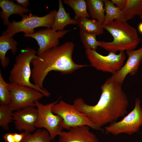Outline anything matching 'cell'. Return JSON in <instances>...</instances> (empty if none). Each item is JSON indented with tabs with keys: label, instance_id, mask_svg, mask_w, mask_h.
<instances>
[{
	"label": "cell",
	"instance_id": "1",
	"mask_svg": "<svg viewBox=\"0 0 142 142\" xmlns=\"http://www.w3.org/2000/svg\"><path fill=\"white\" fill-rule=\"evenodd\" d=\"M101 88L102 94L96 105L87 104L81 98L75 99L73 104L79 111L100 128L123 117L128 113L129 104L122 84L116 82L111 77L106 80Z\"/></svg>",
	"mask_w": 142,
	"mask_h": 142
},
{
	"label": "cell",
	"instance_id": "2",
	"mask_svg": "<svg viewBox=\"0 0 142 142\" xmlns=\"http://www.w3.org/2000/svg\"><path fill=\"white\" fill-rule=\"evenodd\" d=\"M74 47L73 42H66L37 55L31 62L33 68L31 77L34 84L44 89L43 82L50 71L68 74L89 66L78 64L74 61L72 57Z\"/></svg>",
	"mask_w": 142,
	"mask_h": 142
},
{
	"label": "cell",
	"instance_id": "3",
	"mask_svg": "<svg viewBox=\"0 0 142 142\" xmlns=\"http://www.w3.org/2000/svg\"><path fill=\"white\" fill-rule=\"evenodd\" d=\"M102 26L111 35L113 40L98 41V46L109 52L116 53L118 51L134 50L140 43L136 30L126 21L115 20Z\"/></svg>",
	"mask_w": 142,
	"mask_h": 142
},
{
	"label": "cell",
	"instance_id": "4",
	"mask_svg": "<svg viewBox=\"0 0 142 142\" xmlns=\"http://www.w3.org/2000/svg\"><path fill=\"white\" fill-rule=\"evenodd\" d=\"M37 53L35 49L29 47L22 50L16 57L15 63L10 72L9 80L10 83L34 88L44 96L49 97L50 94L46 89L38 87L30 80L32 74L30 64Z\"/></svg>",
	"mask_w": 142,
	"mask_h": 142
},
{
	"label": "cell",
	"instance_id": "5",
	"mask_svg": "<svg viewBox=\"0 0 142 142\" xmlns=\"http://www.w3.org/2000/svg\"><path fill=\"white\" fill-rule=\"evenodd\" d=\"M52 110L54 114L58 115L62 118L61 125L63 129L68 130L72 127L87 125L94 129L102 130L85 115L79 111L73 104L67 103L62 100L55 104Z\"/></svg>",
	"mask_w": 142,
	"mask_h": 142
},
{
	"label": "cell",
	"instance_id": "6",
	"mask_svg": "<svg viewBox=\"0 0 142 142\" xmlns=\"http://www.w3.org/2000/svg\"><path fill=\"white\" fill-rule=\"evenodd\" d=\"M57 12L56 10L52 11L42 17L33 15L31 13L28 15L24 14L20 21L13 20L5 31L8 34L13 36L15 34L21 32L25 34L33 33L35 32L34 29L38 27L51 28Z\"/></svg>",
	"mask_w": 142,
	"mask_h": 142
},
{
	"label": "cell",
	"instance_id": "7",
	"mask_svg": "<svg viewBox=\"0 0 142 142\" xmlns=\"http://www.w3.org/2000/svg\"><path fill=\"white\" fill-rule=\"evenodd\" d=\"M141 101L136 98L133 109L121 120L112 123L105 127L107 132L114 135L121 134L131 135L138 132L142 126Z\"/></svg>",
	"mask_w": 142,
	"mask_h": 142
},
{
	"label": "cell",
	"instance_id": "8",
	"mask_svg": "<svg viewBox=\"0 0 142 142\" xmlns=\"http://www.w3.org/2000/svg\"><path fill=\"white\" fill-rule=\"evenodd\" d=\"M85 52L91 65L96 70L112 74L123 66L126 58L124 51L118 54L109 52L106 56L102 55L95 50L85 49Z\"/></svg>",
	"mask_w": 142,
	"mask_h": 142
},
{
	"label": "cell",
	"instance_id": "9",
	"mask_svg": "<svg viewBox=\"0 0 142 142\" xmlns=\"http://www.w3.org/2000/svg\"><path fill=\"white\" fill-rule=\"evenodd\" d=\"M58 102V100L45 105L39 102L38 100L35 102L38 112L35 127L45 128L49 132L51 140L59 135L63 129L61 125L62 118L58 115L54 114L52 110L53 106Z\"/></svg>",
	"mask_w": 142,
	"mask_h": 142
},
{
	"label": "cell",
	"instance_id": "10",
	"mask_svg": "<svg viewBox=\"0 0 142 142\" xmlns=\"http://www.w3.org/2000/svg\"><path fill=\"white\" fill-rule=\"evenodd\" d=\"M11 93L9 105L13 111L29 106H35V102L44 96L37 90L27 86L8 83Z\"/></svg>",
	"mask_w": 142,
	"mask_h": 142
},
{
	"label": "cell",
	"instance_id": "11",
	"mask_svg": "<svg viewBox=\"0 0 142 142\" xmlns=\"http://www.w3.org/2000/svg\"><path fill=\"white\" fill-rule=\"evenodd\" d=\"M70 31L66 30L56 31L51 28H47L40 29L32 34H24L23 35L26 37L33 38L36 40L39 46L37 54L39 55L59 45L60 38H63Z\"/></svg>",
	"mask_w": 142,
	"mask_h": 142
},
{
	"label": "cell",
	"instance_id": "12",
	"mask_svg": "<svg viewBox=\"0 0 142 142\" xmlns=\"http://www.w3.org/2000/svg\"><path fill=\"white\" fill-rule=\"evenodd\" d=\"M34 107H27L13 113L14 123L15 128L18 131L24 130L31 133L36 130L38 112Z\"/></svg>",
	"mask_w": 142,
	"mask_h": 142
},
{
	"label": "cell",
	"instance_id": "13",
	"mask_svg": "<svg viewBox=\"0 0 142 142\" xmlns=\"http://www.w3.org/2000/svg\"><path fill=\"white\" fill-rule=\"evenodd\" d=\"M128 58L126 63L111 77L116 82L122 84L128 75H135L142 62V47L137 50L126 51Z\"/></svg>",
	"mask_w": 142,
	"mask_h": 142
},
{
	"label": "cell",
	"instance_id": "14",
	"mask_svg": "<svg viewBox=\"0 0 142 142\" xmlns=\"http://www.w3.org/2000/svg\"><path fill=\"white\" fill-rule=\"evenodd\" d=\"M89 127L83 125L72 127L67 131H62L58 142H99L96 136L90 131Z\"/></svg>",
	"mask_w": 142,
	"mask_h": 142
},
{
	"label": "cell",
	"instance_id": "15",
	"mask_svg": "<svg viewBox=\"0 0 142 142\" xmlns=\"http://www.w3.org/2000/svg\"><path fill=\"white\" fill-rule=\"evenodd\" d=\"M0 7L2 9L0 17L5 26H8L10 24L9 18L12 15L18 14L22 17L24 13L31 11L27 8L15 3L13 1L0 0Z\"/></svg>",
	"mask_w": 142,
	"mask_h": 142
},
{
	"label": "cell",
	"instance_id": "16",
	"mask_svg": "<svg viewBox=\"0 0 142 142\" xmlns=\"http://www.w3.org/2000/svg\"><path fill=\"white\" fill-rule=\"evenodd\" d=\"M18 44L13 36L8 34L5 31H3L0 37V59L1 65L3 68H6L10 62L9 58L6 57V53L11 50L13 54L15 55L17 50Z\"/></svg>",
	"mask_w": 142,
	"mask_h": 142
},
{
	"label": "cell",
	"instance_id": "17",
	"mask_svg": "<svg viewBox=\"0 0 142 142\" xmlns=\"http://www.w3.org/2000/svg\"><path fill=\"white\" fill-rule=\"evenodd\" d=\"M59 8L51 28L56 31L64 30V28L69 24L76 25L77 21L71 18L69 14L65 11L61 0L58 1Z\"/></svg>",
	"mask_w": 142,
	"mask_h": 142
},
{
	"label": "cell",
	"instance_id": "18",
	"mask_svg": "<svg viewBox=\"0 0 142 142\" xmlns=\"http://www.w3.org/2000/svg\"><path fill=\"white\" fill-rule=\"evenodd\" d=\"M105 12L103 25L106 24L115 20L120 21H126L124 12L113 3L111 1L103 0Z\"/></svg>",
	"mask_w": 142,
	"mask_h": 142
},
{
	"label": "cell",
	"instance_id": "19",
	"mask_svg": "<svg viewBox=\"0 0 142 142\" xmlns=\"http://www.w3.org/2000/svg\"><path fill=\"white\" fill-rule=\"evenodd\" d=\"M88 13L93 19L97 20L103 25L105 14L104 3L103 0H86Z\"/></svg>",
	"mask_w": 142,
	"mask_h": 142
},
{
	"label": "cell",
	"instance_id": "20",
	"mask_svg": "<svg viewBox=\"0 0 142 142\" xmlns=\"http://www.w3.org/2000/svg\"><path fill=\"white\" fill-rule=\"evenodd\" d=\"M77 21L80 30L85 32L96 36L101 35L104 33L102 25L96 20L82 17Z\"/></svg>",
	"mask_w": 142,
	"mask_h": 142
},
{
	"label": "cell",
	"instance_id": "21",
	"mask_svg": "<svg viewBox=\"0 0 142 142\" xmlns=\"http://www.w3.org/2000/svg\"><path fill=\"white\" fill-rule=\"evenodd\" d=\"M63 3L69 6L75 13L74 18L77 21L82 17L89 18L90 16L88 12L87 2L84 0H63Z\"/></svg>",
	"mask_w": 142,
	"mask_h": 142
},
{
	"label": "cell",
	"instance_id": "22",
	"mask_svg": "<svg viewBox=\"0 0 142 142\" xmlns=\"http://www.w3.org/2000/svg\"><path fill=\"white\" fill-rule=\"evenodd\" d=\"M126 21L133 18L136 16L142 15V0H126L123 9Z\"/></svg>",
	"mask_w": 142,
	"mask_h": 142
},
{
	"label": "cell",
	"instance_id": "23",
	"mask_svg": "<svg viewBox=\"0 0 142 142\" xmlns=\"http://www.w3.org/2000/svg\"><path fill=\"white\" fill-rule=\"evenodd\" d=\"M24 132V136L21 142H51L49 134L45 129H38L33 134Z\"/></svg>",
	"mask_w": 142,
	"mask_h": 142
},
{
	"label": "cell",
	"instance_id": "24",
	"mask_svg": "<svg viewBox=\"0 0 142 142\" xmlns=\"http://www.w3.org/2000/svg\"><path fill=\"white\" fill-rule=\"evenodd\" d=\"M13 111L9 104L0 105V126L5 130L9 129V124L13 120Z\"/></svg>",
	"mask_w": 142,
	"mask_h": 142
},
{
	"label": "cell",
	"instance_id": "25",
	"mask_svg": "<svg viewBox=\"0 0 142 142\" xmlns=\"http://www.w3.org/2000/svg\"><path fill=\"white\" fill-rule=\"evenodd\" d=\"M79 36L81 42L85 49L96 50L98 46V41L94 34L87 33L80 30Z\"/></svg>",
	"mask_w": 142,
	"mask_h": 142
},
{
	"label": "cell",
	"instance_id": "26",
	"mask_svg": "<svg viewBox=\"0 0 142 142\" xmlns=\"http://www.w3.org/2000/svg\"><path fill=\"white\" fill-rule=\"evenodd\" d=\"M11 93L7 83L3 78L0 71V105L9 104L11 99Z\"/></svg>",
	"mask_w": 142,
	"mask_h": 142
},
{
	"label": "cell",
	"instance_id": "27",
	"mask_svg": "<svg viewBox=\"0 0 142 142\" xmlns=\"http://www.w3.org/2000/svg\"><path fill=\"white\" fill-rule=\"evenodd\" d=\"M111 1L114 4L117 5V7L121 10L124 8L126 2V0H111Z\"/></svg>",
	"mask_w": 142,
	"mask_h": 142
},
{
	"label": "cell",
	"instance_id": "28",
	"mask_svg": "<svg viewBox=\"0 0 142 142\" xmlns=\"http://www.w3.org/2000/svg\"><path fill=\"white\" fill-rule=\"evenodd\" d=\"M3 138L6 142H15L13 133H6L3 135Z\"/></svg>",
	"mask_w": 142,
	"mask_h": 142
},
{
	"label": "cell",
	"instance_id": "29",
	"mask_svg": "<svg viewBox=\"0 0 142 142\" xmlns=\"http://www.w3.org/2000/svg\"><path fill=\"white\" fill-rule=\"evenodd\" d=\"M13 135L15 142H21L24 138V132L20 134L14 133Z\"/></svg>",
	"mask_w": 142,
	"mask_h": 142
},
{
	"label": "cell",
	"instance_id": "30",
	"mask_svg": "<svg viewBox=\"0 0 142 142\" xmlns=\"http://www.w3.org/2000/svg\"><path fill=\"white\" fill-rule=\"evenodd\" d=\"M17 4L25 8L29 5V2L28 0H16Z\"/></svg>",
	"mask_w": 142,
	"mask_h": 142
},
{
	"label": "cell",
	"instance_id": "31",
	"mask_svg": "<svg viewBox=\"0 0 142 142\" xmlns=\"http://www.w3.org/2000/svg\"><path fill=\"white\" fill-rule=\"evenodd\" d=\"M138 29L139 31L142 34V22L139 24Z\"/></svg>",
	"mask_w": 142,
	"mask_h": 142
},
{
	"label": "cell",
	"instance_id": "32",
	"mask_svg": "<svg viewBox=\"0 0 142 142\" xmlns=\"http://www.w3.org/2000/svg\"><path fill=\"white\" fill-rule=\"evenodd\" d=\"M140 18L141 19H142V15L140 17Z\"/></svg>",
	"mask_w": 142,
	"mask_h": 142
}]
</instances>
